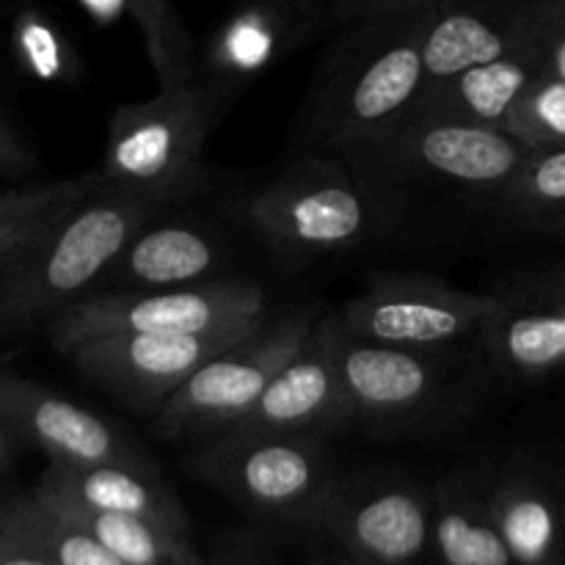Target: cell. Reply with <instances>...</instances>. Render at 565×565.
I'll return each instance as SVG.
<instances>
[{"instance_id": "d6a6232c", "label": "cell", "mask_w": 565, "mask_h": 565, "mask_svg": "<svg viewBox=\"0 0 565 565\" xmlns=\"http://www.w3.org/2000/svg\"><path fill=\"white\" fill-rule=\"evenodd\" d=\"M315 3L318 0H243V6H259V9L274 11L287 25L296 20H303V14H309L315 9Z\"/></svg>"}, {"instance_id": "5b68a950", "label": "cell", "mask_w": 565, "mask_h": 565, "mask_svg": "<svg viewBox=\"0 0 565 565\" xmlns=\"http://www.w3.org/2000/svg\"><path fill=\"white\" fill-rule=\"evenodd\" d=\"M248 218L279 257L312 259L359 246L381 213L345 166L303 158L252 199Z\"/></svg>"}, {"instance_id": "9c48e42d", "label": "cell", "mask_w": 565, "mask_h": 565, "mask_svg": "<svg viewBox=\"0 0 565 565\" xmlns=\"http://www.w3.org/2000/svg\"><path fill=\"white\" fill-rule=\"evenodd\" d=\"M497 307V292L456 290L425 276L379 274L337 318L359 340L441 353L475 337L486 340Z\"/></svg>"}, {"instance_id": "8fae6325", "label": "cell", "mask_w": 565, "mask_h": 565, "mask_svg": "<svg viewBox=\"0 0 565 565\" xmlns=\"http://www.w3.org/2000/svg\"><path fill=\"white\" fill-rule=\"evenodd\" d=\"M36 447L66 467H154L152 458L88 408L6 370L0 381V458L9 469L17 450Z\"/></svg>"}, {"instance_id": "8992f818", "label": "cell", "mask_w": 565, "mask_h": 565, "mask_svg": "<svg viewBox=\"0 0 565 565\" xmlns=\"http://www.w3.org/2000/svg\"><path fill=\"white\" fill-rule=\"evenodd\" d=\"M268 320V296L257 281L218 279L163 290L94 292L47 320L50 340L70 353L108 334H182Z\"/></svg>"}, {"instance_id": "ffe728a7", "label": "cell", "mask_w": 565, "mask_h": 565, "mask_svg": "<svg viewBox=\"0 0 565 565\" xmlns=\"http://www.w3.org/2000/svg\"><path fill=\"white\" fill-rule=\"evenodd\" d=\"M221 265L224 248L213 232L188 221H163L154 215L121 252L105 281H116L121 290L207 285L218 281L215 274Z\"/></svg>"}, {"instance_id": "e575fe53", "label": "cell", "mask_w": 565, "mask_h": 565, "mask_svg": "<svg viewBox=\"0 0 565 565\" xmlns=\"http://www.w3.org/2000/svg\"><path fill=\"white\" fill-rule=\"evenodd\" d=\"M121 3H125V0H83V6L92 9L97 17H103V20H110V17L121 9Z\"/></svg>"}, {"instance_id": "30bf717a", "label": "cell", "mask_w": 565, "mask_h": 565, "mask_svg": "<svg viewBox=\"0 0 565 565\" xmlns=\"http://www.w3.org/2000/svg\"><path fill=\"white\" fill-rule=\"evenodd\" d=\"M268 320L182 334H108L81 342L75 367L130 408L154 414L199 367L248 340Z\"/></svg>"}, {"instance_id": "603a6c76", "label": "cell", "mask_w": 565, "mask_h": 565, "mask_svg": "<svg viewBox=\"0 0 565 565\" xmlns=\"http://www.w3.org/2000/svg\"><path fill=\"white\" fill-rule=\"evenodd\" d=\"M36 494L53 502L55 508L75 519L77 524L88 530L94 539L103 541L121 563L127 565H207L193 550L191 535L174 533L163 524L147 522L138 516H125V513L97 511V508L81 505L66 497L50 494L33 486Z\"/></svg>"}, {"instance_id": "d590c367", "label": "cell", "mask_w": 565, "mask_h": 565, "mask_svg": "<svg viewBox=\"0 0 565 565\" xmlns=\"http://www.w3.org/2000/svg\"><path fill=\"white\" fill-rule=\"evenodd\" d=\"M215 565H270V563H265V561H259V557H252V555H230V557H224V561H218Z\"/></svg>"}, {"instance_id": "484cf974", "label": "cell", "mask_w": 565, "mask_h": 565, "mask_svg": "<svg viewBox=\"0 0 565 565\" xmlns=\"http://www.w3.org/2000/svg\"><path fill=\"white\" fill-rule=\"evenodd\" d=\"M281 33H287V22L274 11L243 6L215 39L213 64L218 66L221 75H252L274 58Z\"/></svg>"}, {"instance_id": "d6986e66", "label": "cell", "mask_w": 565, "mask_h": 565, "mask_svg": "<svg viewBox=\"0 0 565 565\" xmlns=\"http://www.w3.org/2000/svg\"><path fill=\"white\" fill-rule=\"evenodd\" d=\"M36 489L66 497L81 505L108 513L147 519L174 533L191 535V519L180 497L166 486L158 467H127V463H99V467H66L50 463Z\"/></svg>"}, {"instance_id": "ba28073f", "label": "cell", "mask_w": 565, "mask_h": 565, "mask_svg": "<svg viewBox=\"0 0 565 565\" xmlns=\"http://www.w3.org/2000/svg\"><path fill=\"white\" fill-rule=\"evenodd\" d=\"M535 149L502 127L447 116H414L390 136L353 149L392 177L425 180L478 196H494L516 182Z\"/></svg>"}, {"instance_id": "277c9868", "label": "cell", "mask_w": 565, "mask_h": 565, "mask_svg": "<svg viewBox=\"0 0 565 565\" xmlns=\"http://www.w3.org/2000/svg\"><path fill=\"white\" fill-rule=\"evenodd\" d=\"M193 469L237 505L303 527H318L340 480L323 445L301 434L213 436Z\"/></svg>"}, {"instance_id": "2e32d148", "label": "cell", "mask_w": 565, "mask_h": 565, "mask_svg": "<svg viewBox=\"0 0 565 565\" xmlns=\"http://www.w3.org/2000/svg\"><path fill=\"white\" fill-rule=\"evenodd\" d=\"M497 298L500 307L486 331L497 367L524 381L565 370V268L513 281Z\"/></svg>"}, {"instance_id": "52a82bcc", "label": "cell", "mask_w": 565, "mask_h": 565, "mask_svg": "<svg viewBox=\"0 0 565 565\" xmlns=\"http://www.w3.org/2000/svg\"><path fill=\"white\" fill-rule=\"evenodd\" d=\"M318 320V309H298L276 323L268 320L248 340L210 359L154 412L158 434L163 439H213L241 423L307 342Z\"/></svg>"}, {"instance_id": "f1b7e54d", "label": "cell", "mask_w": 565, "mask_h": 565, "mask_svg": "<svg viewBox=\"0 0 565 565\" xmlns=\"http://www.w3.org/2000/svg\"><path fill=\"white\" fill-rule=\"evenodd\" d=\"M505 130L533 149L565 147V81L539 77L513 105Z\"/></svg>"}, {"instance_id": "3957f363", "label": "cell", "mask_w": 565, "mask_h": 565, "mask_svg": "<svg viewBox=\"0 0 565 565\" xmlns=\"http://www.w3.org/2000/svg\"><path fill=\"white\" fill-rule=\"evenodd\" d=\"M218 103L213 86L191 77L147 103L121 105L108 125L105 180L158 204L185 199L202 177V149Z\"/></svg>"}, {"instance_id": "4316f807", "label": "cell", "mask_w": 565, "mask_h": 565, "mask_svg": "<svg viewBox=\"0 0 565 565\" xmlns=\"http://www.w3.org/2000/svg\"><path fill=\"white\" fill-rule=\"evenodd\" d=\"M132 14L143 33L149 61L160 77V86H180L193 77V42L180 14L169 0H130Z\"/></svg>"}, {"instance_id": "6da1fadb", "label": "cell", "mask_w": 565, "mask_h": 565, "mask_svg": "<svg viewBox=\"0 0 565 565\" xmlns=\"http://www.w3.org/2000/svg\"><path fill=\"white\" fill-rule=\"evenodd\" d=\"M430 11L362 20L331 58L315 94L309 132L342 152L390 136L428 92L423 36Z\"/></svg>"}, {"instance_id": "e0dca14e", "label": "cell", "mask_w": 565, "mask_h": 565, "mask_svg": "<svg viewBox=\"0 0 565 565\" xmlns=\"http://www.w3.org/2000/svg\"><path fill=\"white\" fill-rule=\"evenodd\" d=\"M489 497L516 565H563L565 489L550 469L533 461L494 463Z\"/></svg>"}, {"instance_id": "7402d4cb", "label": "cell", "mask_w": 565, "mask_h": 565, "mask_svg": "<svg viewBox=\"0 0 565 565\" xmlns=\"http://www.w3.org/2000/svg\"><path fill=\"white\" fill-rule=\"evenodd\" d=\"M99 182L103 171L47 185H6L0 193V279L14 274L42 237Z\"/></svg>"}, {"instance_id": "836d02e7", "label": "cell", "mask_w": 565, "mask_h": 565, "mask_svg": "<svg viewBox=\"0 0 565 565\" xmlns=\"http://www.w3.org/2000/svg\"><path fill=\"white\" fill-rule=\"evenodd\" d=\"M546 77H561L565 81V11L561 17V22L552 31L550 44H546Z\"/></svg>"}, {"instance_id": "ac0fdd59", "label": "cell", "mask_w": 565, "mask_h": 565, "mask_svg": "<svg viewBox=\"0 0 565 565\" xmlns=\"http://www.w3.org/2000/svg\"><path fill=\"white\" fill-rule=\"evenodd\" d=\"M563 11L565 6L544 28L530 33L522 44H516L502 58L483 66H475V70L463 72L461 77H456L447 86L430 92L419 103L414 116H447V119L480 121V125L502 127L505 130L519 97L539 77H544L546 44H550V36L557 22H561Z\"/></svg>"}, {"instance_id": "7c38bea8", "label": "cell", "mask_w": 565, "mask_h": 565, "mask_svg": "<svg viewBox=\"0 0 565 565\" xmlns=\"http://www.w3.org/2000/svg\"><path fill=\"white\" fill-rule=\"evenodd\" d=\"M434 491L395 475L340 478L323 527L362 565H414L430 550Z\"/></svg>"}, {"instance_id": "4fadbf2b", "label": "cell", "mask_w": 565, "mask_h": 565, "mask_svg": "<svg viewBox=\"0 0 565 565\" xmlns=\"http://www.w3.org/2000/svg\"><path fill=\"white\" fill-rule=\"evenodd\" d=\"M340 318L318 320L287 367L270 381L252 412L224 434L315 436L356 419L340 364ZM221 436V434H218Z\"/></svg>"}, {"instance_id": "83f0119b", "label": "cell", "mask_w": 565, "mask_h": 565, "mask_svg": "<svg viewBox=\"0 0 565 565\" xmlns=\"http://www.w3.org/2000/svg\"><path fill=\"white\" fill-rule=\"evenodd\" d=\"M14 55L20 70L42 83L66 81L70 72L75 70V53H72L70 42L61 36L47 14L36 9H25L17 14Z\"/></svg>"}, {"instance_id": "cb8c5ba5", "label": "cell", "mask_w": 565, "mask_h": 565, "mask_svg": "<svg viewBox=\"0 0 565 565\" xmlns=\"http://www.w3.org/2000/svg\"><path fill=\"white\" fill-rule=\"evenodd\" d=\"M497 204L524 230L565 232V147L535 149Z\"/></svg>"}, {"instance_id": "5bb4252c", "label": "cell", "mask_w": 565, "mask_h": 565, "mask_svg": "<svg viewBox=\"0 0 565 565\" xmlns=\"http://www.w3.org/2000/svg\"><path fill=\"white\" fill-rule=\"evenodd\" d=\"M563 6L565 0H450L434 9L423 36L428 70L425 97L463 72L511 53Z\"/></svg>"}, {"instance_id": "4dcf8cb0", "label": "cell", "mask_w": 565, "mask_h": 565, "mask_svg": "<svg viewBox=\"0 0 565 565\" xmlns=\"http://www.w3.org/2000/svg\"><path fill=\"white\" fill-rule=\"evenodd\" d=\"M450 0H329L331 11L351 20H381V17H406L434 11Z\"/></svg>"}, {"instance_id": "9a60e30c", "label": "cell", "mask_w": 565, "mask_h": 565, "mask_svg": "<svg viewBox=\"0 0 565 565\" xmlns=\"http://www.w3.org/2000/svg\"><path fill=\"white\" fill-rule=\"evenodd\" d=\"M340 364L356 417L370 428L414 425L445 401L447 384L439 351L359 340L342 329Z\"/></svg>"}, {"instance_id": "1f68e13d", "label": "cell", "mask_w": 565, "mask_h": 565, "mask_svg": "<svg viewBox=\"0 0 565 565\" xmlns=\"http://www.w3.org/2000/svg\"><path fill=\"white\" fill-rule=\"evenodd\" d=\"M33 169H36V154L28 147L25 138L20 136L14 121H11L9 108H3V116H0V171H3L6 185L22 180Z\"/></svg>"}, {"instance_id": "44dd1931", "label": "cell", "mask_w": 565, "mask_h": 565, "mask_svg": "<svg viewBox=\"0 0 565 565\" xmlns=\"http://www.w3.org/2000/svg\"><path fill=\"white\" fill-rule=\"evenodd\" d=\"M489 472L469 469L430 489V550L439 565H516L491 511Z\"/></svg>"}, {"instance_id": "7a4b0ae2", "label": "cell", "mask_w": 565, "mask_h": 565, "mask_svg": "<svg viewBox=\"0 0 565 565\" xmlns=\"http://www.w3.org/2000/svg\"><path fill=\"white\" fill-rule=\"evenodd\" d=\"M163 204L99 182L75 204L11 276L0 279V326L25 334L108 279L121 252Z\"/></svg>"}, {"instance_id": "d4e9b609", "label": "cell", "mask_w": 565, "mask_h": 565, "mask_svg": "<svg viewBox=\"0 0 565 565\" xmlns=\"http://www.w3.org/2000/svg\"><path fill=\"white\" fill-rule=\"evenodd\" d=\"M6 505L17 513L28 533L44 546L55 565H127L103 541L94 539L83 524L66 516L61 508H55L36 491L14 497Z\"/></svg>"}, {"instance_id": "f546056e", "label": "cell", "mask_w": 565, "mask_h": 565, "mask_svg": "<svg viewBox=\"0 0 565 565\" xmlns=\"http://www.w3.org/2000/svg\"><path fill=\"white\" fill-rule=\"evenodd\" d=\"M0 565H55L9 505L0 513Z\"/></svg>"}]
</instances>
